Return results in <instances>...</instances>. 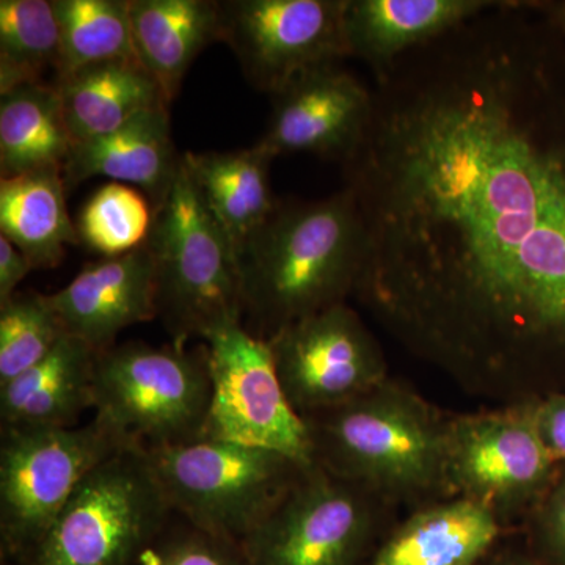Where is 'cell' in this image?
Masks as SVG:
<instances>
[{
    "instance_id": "7c38bea8",
    "label": "cell",
    "mask_w": 565,
    "mask_h": 565,
    "mask_svg": "<svg viewBox=\"0 0 565 565\" xmlns=\"http://www.w3.org/2000/svg\"><path fill=\"white\" fill-rule=\"evenodd\" d=\"M345 0H223L221 41L256 90L275 95L292 79L349 57Z\"/></svg>"
},
{
    "instance_id": "836d02e7",
    "label": "cell",
    "mask_w": 565,
    "mask_h": 565,
    "mask_svg": "<svg viewBox=\"0 0 565 565\" xmlns=\"http://www.w3.org/2000/svg\"><path fill=\"white\" fill-rule=\"evenodd\" d=\"M494 565H539L534 563V561L526 559V557H505V559H501L500 563Z\"/></svg>"
},
{
    "instance_id": "52a82bcc",
    "label": "cell",
    "mask_w": 565,
    "mask_h": 565,
    "mask_svg": "<svg viewBox=\"0 0 565 565\" xmlns=\"http://www.w3.org/2000/svg\"><path fill=\"white\" fill-rule=\"evenodd\" d=\"M141 449L93 468L18 565H137L173 519Z\"/></svg>"
},
{
    "instance_id": "7a4b0ae2",
    "label": "cell",
    "mask_w": 565,
    "mask_h": 565,
    "mask_svg": "<svg viewBox=\"0 0 565 565\" xmlns=\"http://www.w3.org/2000/svg\"><path fill=\"white\" fill-rule=\"evenodd\" d=\"M366 239L348 188L310 203H280L236 253L243 326L267 341L355 292Z\"/></svg>"
},
{
    "instance_id": "6da1fadb",
    "label": "cell",
    "mask_w": 565,
    "mask_h": 565,
    "mask_svg": "<svg viewBox=\"0 0 565 565\" xmlns=\"http://www.w3.org/2000/svg\"><path fill=\"white\" fill-rule=\"evenodd\" d=\"M343 162L360 303L408 351L504 405L565 364V35L504 0L374 71Z\"/></svg>"
},
{
    "instance_id": "e0dca14e",
    "label": "cell",
    "mask_w": 565,
    "mask_h": 565,
    "mask_svg": "<svg viewBox=\"0 0 565 565\" xmlns=\"http://www.w3.org/2000/svg\"><path fill=\"white\" fill-rule=\"evenodd\" d=\"M503 0H345L349 57L377 71Z\"/></svg>"
},
{
    "instance_id": "7402d4cb",
    "label": "cell",
    "mask_w": 565,
    "mask_h": 565,
    "mask_svg": "<svg viewBox=\"0 0 565 565\" xmlns=\"http://www.w3.org/2000/svg\"><path fill=\"white\" fill-rule=\"evenodd\" d=\"M73 143L107 136L134 118L170 109L158 82L139 58L98 63L57 81Z\"/></svg>"
},
{
    "instance_id": "f1b7e54d",
    "label": "cell",
    "mask_w": 565,
    "mask_h": 565,
    "mask_svg": "<svg viewBox=\"0 0 565 565\" xmlns=\"http://www.w3.org/2000/svg\"><path fill=\"white\" fill-rule=\"evenodd\" d=\"M137 565H250L243 545L173 515Z\"/></svg>"
},
{
    "instance_id": "8992f818",
    "label": "cell",
    "mask_w": 565,
    "mask_h": 565,
    "mask_svg": "<svg viewBox=\"0 0 565 565\" xmlns=\"http://www.w3.org/2000/svg\"><path fill=\"white\" fill-rule=\"evenodd\" d=\"M143 452L174 515L241 545L310 468L270 449L210 438Z\"/></svg>"
},
{
    "instance_id": "ba28073f",
    "label": "cell",
    "mask_w": 565,
    "mask_h": 565,
    "mask_svg": "<svg viewBox=\"0 0 565 565\" xmlns=\"http://www.w3.org/2000/svg\"><path fill=\"white\" fill-rule=\"evenodd\" d=\"M122 448L131 446L96 418L66 429H2V565L20 564L50 530L85 476Z\"/></svg>"
},
{
    "instance_id": "ffe728a7",
    "label": "cell",
    "mask_w": 565,
    "mask_h": 565,
    "mask_svg": "<svg viewBox=\"0 0 565 565\" xmlns=\"http://www.w3.org/2000/svg\"><path fill=\"white\" fill-rule=\"evenodd\" d=\"M137 58L172 104L195 58L221 41L214 0H129Z\"/></svg>"
},
{
    "instance_id": "ac0fdd59",
    "label": "cell",
    "mask_w": 565,
    "mask_h": 565,
    "mask_svg": "<svg viewBox=\"0 0 565 565\" xmlns=\"http://www.w3.org/2000/svg\"><path fill=\"white\" fill-rule=\"evenodd\" d=\"M501 533L503 522L484 504L446 498L390 530L370 565H481Z\"/></svg>"
},
{
    "instance_id": "d4e9b609",
    "label": "cell",
    "mask_w": 565,
    "mask_h": 565,
    "mask_svg": "<svg viewBox=\"0 0 565 565\" xmlns=\"http://www.w3.org/2000/svg\"><path fill=\"white\" fill-rule=\"evenodd\" d=\"M61 63V28L50 0H0V95L25 84H50Z\"/></svg>"
},
{
    "instance_id": "8fae6325",
    "label": "cell",
    "mask_w": 565,
    "mask_h": 565,
    "mask_svg": "<svg viewBox=\"0 0 565 565\" xmlns=\"http://www.w3.org/2000/svg\"><path fill=\"white\" fill-rule=\"evenodd\" d=\"M204 345L212 385L204 438L270 449L313 467L310 429L282 390L267 341L236 323Z\"/></svg>"
},
{
    "instance_id": "cb8c5ba5",
    "label": "cell",
    "mask_w": 565,
    "mask_h": 565,
    "mask_svg": "<svg viewBox=\"0 0 565 565\" xmlns=\"http://www.w3.org/2000/svg\"><path fill=\"white\" fill-rule=\"evenodd\" d=\"M71 139L54 84H25L0 95V177L62 167Z\"/></svg>"
},
{
    "instance_id": "83f0119b",
    "label": "cell",
    "mask_w": 565,
    "mask_h": 565,
    "mask_svg": "<svg viewBox=\"0 0 565 565\" xmlns=\"http://www.w3.org/2000/svg\"><path fill=\"white\" fill-rule=\"evenodd\" d=\"M63 337L47 294L17 292L0 305V385L46 359Z\"/></svg>"
},
{
    "instance_id": "4316f807",
    "label": "cell",
    "mask_w": 565,
    "mask_h": 565,
    "mask_svg": "<svg viewBox=\"0 0 565 565\" xmlns=\"http://www.w3.org/2000/svg\"><path fill=\"white\" fill-rule=\"evenodd\" d=\"M137 189L121 182L104 184L84 204L76 223L81 243L104 258L120 256L147 244L154 210Z\"/></svg>"
},
{
    "instance_id": "603a6c76",
    "label": "cell",
    "mask_w": 565,
    "mask_h": 565,
    "mask_svg": "<svg viewBox=\"0 0 565 565\" xmlns=\"http://www.w3.org/2000/svg\"><path fill=\"white\" fill-rule=\"evenodd\" d=\"M65 188L62 167L0 180V234L31 259L33 269H54L66 245L81 244Z\"/></svg>"
},
{
    "instance_id": "d6a6232c",
    "label": "cell",
    "mask_w": 565,
    "mask_h": 565,
    "mask_svg": "<svg viewBox=\"0 0 565 565\" xmlns=\"http://www.w3.org/2000/svg\"><path fill=\"white\" fill-rule=\"evenodd\" d=\"M537 6L565 35V0H537Z\"/></svg>"
},
{
    "instance_id": "5bb4252c",
    "label": "cell",
    "mask_w": 565,
    "mask_h": 565,
    "mask_svg": "<svg viewBox=\"0 0 565 565\" xmlns=\"http://www.w3.org/2000/svg\"><path fill=\"white\" fill-rule=\"evenodd\" d=\"M273 99L269 128L258 143L275 158L311 152L343 163L373 111V90L338 63L305 71Z\"/></svg>"
},
{
    "instance_id": "5b68a950",
    "label": "cell",
    "mask_w": 565,
    "mask_h": 565,
    "mask_svg": "<svg viewBox=\"0 0 565 565\" xmlns=\"http://www.w3.org/2000/svg\"><path fill=\"white\" fill-rule=\"evenodd\" d=\"M211 390L206 345L129 341L96 355L93 411L126 445L150 451L204 438Z\"/></svg>"
},
{
    "instance_id": "9a60e30c",
    "label": "cell",
    "mask_w": 565,
    "mask_h": 565,
    "mask_svg": "<svg viewBox=\"0 0 565 565\" xmlns=\"http://www.w3.org/2000/svg\"><path fill=\"white\" fill-rule=\"evenodd\" d=\"M63 332L104 352L122 330L158 318L154 259L148 245L87 264L61 291L47 294Z\"/></svg>"
},
{
    "instance_id": "4dcf8cb0",
    "label": "cell",
    "mask_w": 565,
    "mask_h": 565,
    "mask_svg": "<svg viewBox=\"0 0 565 565\" xmlns=\"http://www.w3.org/2000/svg\"><path fill=\"white\" fill-rule=\"evenodd\" d=\"M534 419L546 451L565 463V390L534 399Z\"/></svg>"
},
{
    "instance_id": "d6986e66",
    "label": "cell",
    "mask_w": 565,
    "mask_h": 565,
    "mask_svg": "<svg viewBox=\"0 0 565 565\" xmlns=\"http://www.w3.org/2000/svg\"><path fill=\"white\" fill-rule=\"evenodd\" d=\"M98 352L63 337L46 359L0 385L2 429H66L95 407L93 381Z\"/></svg>"
},
{
    "instance_id": "44dd1931",
    "label": "cell",
    "mask_w": 565,
    "mask_h": 565,
    "mask_svg": "<svg viewBox=\"0 0 565 565\" xmlns=\"http://www.w3.org/2000/svg\"><path fill=\"white\" fill-rule=\"evenodd\" d=\"M274 159L259 143L247 150L182 154V166L236 253L277 207L269 181Z\"/></svg>"
},
{
    "instance_id": "2e32d148",
    "label": "cell",
    "mask_w": 565,
    "mask_h": 565,
    "mask_svg": "<svg viewBox=\"0 0 565 565\" xmlns=\"http://www.w3.org/2000/svg\"><path fill=\"white\" fill-rule=\"evenodd\" d=\"M180 169L170 111L158 109L107 136L73 143L63 163V180L70 188L95 177L128 182L147 195L152 210H158L169 199Z\"/></svg>"
},
{
    "instance_id": "3957f363",
    "label": "cell",
    "mask_w": 565,
    "mask_h": 565,
    "mask_svg": "<svg viewBox=\"0 0 565 565\" xmlns=\"http://www.w3.org/2000/svg\"><path fill=\"white\" fill-rule=\"evenodd\" d=\"M315 463L386 503L446 500L449 416L394 379L318 414L305 416Z\"/></svg>"
},
{
    "instance_id": "f546056e",
    "label": "cell",
    "mask_w": 565,
    "mask_h": 565,
    "mask_svg": "<svg viewBox=\"0 0 565 565\" xmlns=\"http://www.w3.org/2000/svg\"><path fill=\"white\" fill-rule=\"evenodd\" d=\"M533 515L542 542L565 565V471L557 475Z\"/></svg>"
},
{
    "instance_id": "1f68e13d",
    "label": "cell",
    "mask_w": 565,
    "mask_h": 565,
    "mask_svg": "<svg viewBox=\"0 0 565 565\" xmlns=\"http://www.w3.org/2000/svg\"><path fill=\"white\" fill-rule=\"evenodd\" d=\"M32 270L31 259L0 234V305L9 302L25 275Z\"/></svg>"
},
{
    "instance_id": "277c9868",
    "label": "cell",
    "mask_w": 565,
    "mask_h": 565,
    "mask_svg": "<svg viewBox=\"0 0 565 565\" xmlns=\"http://www.w3.org/2000/svg\"><path fill=\"white\" fill-rule=\"evenodd\" d=\"M156 269V307L172 344L206 341L243 323L236 252L182 166L154 210L147 241Z\"/></svg>"
},
{
    "instance_id": "4fadbf2b",
    "label": "cell",
    "mask_w": 565,
    "mask_h": 565,
    "mask_svg": "<svg viewBox=\"0 0 565 565\" xmlns=\"http://www.w3.org/2000/svg\"><path fill=\"white\" fill-rule=\"evenodd\" d=\"M267 344L282 390L302 418L349 403L390 379L381 344L348 303L285 327Z\"/></svg>"
},
{
    "instance_id": "484cf974",
    "label": "cell",
    "mask_w": 565,
    "mask_h": 565,
    "mask_svg": "<svg viewBox=\"0 0 565 565\" xmlns=\"http://www.w3.org/2000/svg\"><path fill=\"white\" fill-rule=\"evenodd\" d=\"M52 6L61 28L57 81L98 63L137 58L129 0H52Z\"/></svg>"
},
{
    "instance_id": "30bf717a",
    "label": "cell",
    "mask_w": 565,
    "mask_h": 565,
    "mask_svg": "<svg viewBox=\"0 0 565 565\" xmlns=\"http://www.w3.org/2000/svg\"><path fill=\"white\" fill-rule=\"evenodd\" d=\"M559 475L534 419V399L492 412L449 416L446 498L484 504L501 522L533 512Z\"/></svg>"
},
{
    "instance_id": "9c48e42d",
    "label": "cell",
    "mask_w": 565,
    "mask_h": 565,
    "mask_svg": "<svg viewBox=\"0 0 565 565\" xmlns=\"http://www.w3.org/2000/svg\"><path fill=\"white\" fill-rule=\"evenodd\" d=\"M390 503L323 470L305 468L243 548L250 565H370Z\"/></svg>"
}]
</instances>
